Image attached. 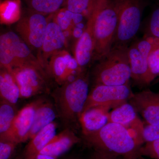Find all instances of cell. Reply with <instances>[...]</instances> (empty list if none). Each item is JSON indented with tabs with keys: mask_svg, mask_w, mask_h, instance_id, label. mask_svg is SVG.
I'll use <instances>...</instances> for the list:
<instances>
[{
	"mask_svg": "<svg viewBox=\"0 0 159 159\" xmlns=\"http://www.w3.org/2000/svg\"><path fill=\"white\" fill-rule=\"evenodd\" d=\"M89 93L88 75L84 72L51 92L57 117L65 128L73 129L79 123Z\"/></svg>",
	"mask_w": 159,
	"mask_h": 159,
	"instance_id": "obj_1",
	"label": "cell"
},
{
	"mask_svg": "<svg viewBox=\"0 0 159 159\" xmlns=\"http://www.w3.org/2000/svg\"><path fill=\"white\" fill-rule=\"evenodd\" d=\"M89 146L122 157L137 158L143 143L123 125L109 122L93 133L83 136Z\"/></svg>",
	"mask_w": 159,
	"mask_h": 159,
	"instance_id": "obj_2",
	"label": "cell"
},
{
	"mask_svg": "<svg viewBox=\"0 0 159 159\" xmlns=\"http://www.w3.org/2000/svg\"><path fill=\"white\" fill-rule=\"evenodd\" d=\"M89 12L94 19L93 58L100 60L113 48L118 24L114 0H94Z\"/></svg>",
	"mask_w": 159,
	"mask_h": 159,
	"instance_id": "obj_3",
	"label": "cell"
},
{
	"mask_svg": "<svg viewBox=\"0 0 159 159\" xmlns=\"http://www.w3.org/2000/svg\"><path fill=\"white\" fill-rule=\"evenodd\" d=\"M93 77L95 85L128 84L131 73L127 46L113 47L95 66Z\"/></svg>",
	"mask_w": 159,
	"mask_h": 159,
	"instance_id": "obj_4",
	"label": "cell"
},
{
	"mask_svg": "<svg viewBox=\"0 0 159 159\" xmlns=\"http://www.w3.org/2000/svg\"><path fill=\"white\" fill-rule=\"evenodd\" d=\"M31 51L29 46L15 32L10 31L2 34L0 37L1 68L10 72L13 69L25 66H43L38 57Z\"/></svg>",
	"mask_w": 159,
	"mask_h": 159,
	"instance_id": "obj_5",
	"label": "cell"
},
{
	"mask_svg": "<svg viewBox=\"0 0 159 159\" xmlns=\"http://www.w3.org/2000/svg\"><path fill=\"white\" fill-rule=\"evenodd\" d=\"M118 24L114 46H126L138 33L143 10L141 0H114Z\"/></svg>",
	"mask_w": 159,
	"mask_h": 159,
	"instance_id": "obj_6",
	"label": "cell"
},
{
	"mask_svg": "<svg viewBox=\"0 0 159 159\" xmlns=\"http://www.w3.org/2000/svg\"><path fill=\"white\" fill-rule=\"evenodd\" d=\"M17 83L20 99L51 93V78L42 66H25L10 71Z\"/></svg>",
	"mask_w": 159,
	"mask_h": 159,
	"instance_id": "obj_7",
	"label": "cell"
},
{
	"mask_svg": "<svg viewBox=\"0 0 159 159\" xmlns=\"http://www.w3.org/2000/svg\"><path fill=\"white\" fill-rule=\"evenodd\" d=\"M49 20L44 15L27 8L16 23L17 34L31 51H38L37 56L42 47Z\"/></svg>",
	"mask_w": 159,
	"mask_h": 159,
	"instance_id": "obj_8",
	"label": "cell"
},
{
	"mask_svg": "<svg viewBox=\"0 0 159 159\" xmlns=\"http://www.w3.org/2000/svg\"><path fill=\"white\" fill-rule=\"evenodd\" d=\"M133 94L129 84L119 86L94 85L89 93L83 112L96 106L115 108L127 102Z\"/></svg>",
	"mask_w": 159,
	"mask_h": 159,
	"instance_id": "obj_9",
	"label": "cell"
},
{
	"mask_svg": "<svg viewBox=\"0 0 159 159\" xmlns=\"http://www.w3.org/2000/svg\"><path fill=\"white\" fill-rule=\"evenodd\" d=\"M46 71L59 85L74 80L84 72L80 67L75 57L64 50L50 57Z\"/></svg>",
	"mask_w": 159,
	"mask_h": 159,
	"instance_id": "obj_10",
	"label": "cell"
},
{
	"mask_svg": "<svg viewBox=\"0 0 159 159\" xmlns=\"http://www.w3.org/2000/svg\"><path fill=\"white\" fill-rule=\"evenodd\" d=\"M51 15H51H50L42 47L37 56L40 62L46 71L50 57L57 52L63 50V48L65 47L66 43L64 32L54 20L53 14Z\"/></svg>",
	"mask_w": 159,
	"mask_h": 159,
	"instance_id": "obj_11",
	"label": "cell"
},
{
	"mask_svg": "<svg viewBox=\"0 0 159 159\" xmlns=\"http://www.w3.org/2000/svg\"><path fill=\"white\" fill-rule=\"evenodd\" d=\"M41 99L39 98L32 101L18 111L11 129L5 139H10L18 144L29 140L35 111Z\"/></svg>",
	"mask_w": 159,
	"mask_h": 159,
	"instance_id": "obj_12",
	"label": "cell"
},
{
	"mask_svg": "<svg viewBox=\"0 0 159 159\" xmlns=\"http://www.w3.org/2000/svg\"><path fill=\"white\" fill-rule=\"evenodd\" d=\"M129 102L146 124H159V93L146 90L133 94Z\"/></svg>",
	"mask_w": 159,
	"mask_h": 159,
	"instance_id": "obj_13",
	"label": "cell"
},
{
	"mask_svg": "<svg viewBox=\"0 0 159 159\" xmlns=\"http://www.w3.org/2000/svg\"><path fill=\"white\" fill-rule=\"evenodd\" d=\"M109 122L120 124L126 127L143 143L144 124L136 111L129 102H125L113 108L109 113Z\"/></svg>",
	"mask_w": 159,
	"mask_h": 159,
	"instance_id": "obj_14",
	"label": "cell"
},
{
	"mask_svg": "<svg viewBox=\"0 0 159 159\" xmlns=\"http://www.w3.org/2000/svg\"><path fill=\"white\" fill-rule=\"evenodd\" d=\"M87 22L81 37L76 43L75 48V58L80 67L84 69L89 64L93 57L94 51V16L89 12Z\"/></svg>",
	"mask_w": 159,
	"mask_h": 159,
	"instance_id": "obj_15",
	"label": "cell"
},
{
	"mask_svg": "<svg viewBox=\"0 0 159 159\" xmlns=\"http://www.w3.org/2000/svg\"><path fill=\"white\" fill-rule=\"evenodd\" d=\"M111 109L107 107L96 106L83 112L79 119L83 136L96 132L108 123Z\"/></svg>",
	"mask_w": 159,
	"mask_h": 159,
	"instance_id": "obj_16",
	"label": "cell"
},
{
	"mask_svg": "<svg viewBox=\"0 0 159 159\" xmlns=\"http://www.w3.org/2000/svg\"><path fill=\"white\" fill-rule=\"evenodd\" d=\"M131 78L137 84L147 85L152 82L148 68V58L137 48L134 43L128 48Z\"/></svg>",
	"mask_w": 159,
	"mask_h": 159,
	"instance_id": "obj_17",
	"label": "cell"
},
{
	"mask_svg": "<svg viewBox=\"0 0 159 159\" xmlns=\"http://www.w3.org/2000/svg\"><path fill=\"white\" fill-rule=\"evenodd\" d=\"M80 141L81 139L73 129L65 128L59 134H56L39 154L51 156L58 158Z\"/></svg>",
	"mask_w": 159,
	"mask_h": 159,
	"instance_id": "obj_18",
	"label": "cell"
},
{
	"mask_svg": "<svg viewBox=\"0 0 159 159\" xmlns=\"http://www.w3.org/2000/svg\"><path fill=\"white\" fill-rule=\"evenodd\" d=\"M57 123L52 122L30 139L23 151L22 159H35L56 135Z\"/></svg>",
	"mask_w": 159,
	"mask_h": 159,
	"instance_id": "obj_19",
	"label": "cell"
},
{
	"mask_svg": "<svg viewBox=\"0 0 159 159\" xmlns=\"http://www.w3.org/2000/svg\"><path fill=\"white\" fill-rule=\"evenodd\" d=\"M57 117V111L54 102L46 98H42L35 111L29 140L33 138L43 129L54 122Z\"/></svg>",
	"mask_w": 159,
	"mask_h": 159,
	"instance_id": "obj_20",
	"label": "cell"
},
{
	"mask_svg": "<svg viewBox=\"0 0 159 159\" xmlns=\"http://www.w3.org/2000/svg\"><path fill=\"white\" fill-rule=\"evenodd\" d=\"M1 99L16 105L20 98L19 88L11 72L1 68L0 73Z\"/></svg>",
	"mask_w": 159,
	"mask_h": 159,
	"instance_id": "obj_21",
	"label": "cell"
},
{
	"mask_svg": "<svg viewBox=\"0 0 159 159\" xmlns=\"http://www.w3.org/2000/svg\"><path fill=\"white\" fill-rule=\"evenodd\" d=\"M18 111L16 105L0 99V139L8 136Z\"/></svg>",
	"mask_w": 159,
	"mask_h": 159,
	"instance_id": "obj_22",
	"label": "cell"
},
{
	"mask_svg": "<svg viewBox=\"0 0 159 159\" xmlns=\"http://www.w3.org/2000/svg\"><path fill=\"white\" fill-rule=\"evenodd\" d=\"M27 9L44 15L53 14L64 7L66 0H22Z\"/></svg>",
	"mask_w": 159,
	"mask_h": 159,
	"instance_id": "obj_23",
	"label": "cell"
},
{
	"mask_svg": "<svg viewBox=\"0 0 159 159\" xmlns=\"http://www.w3.org/2000/svg\"><path fill=\"white\" fill-rule=\"evenodd\" d=\"M22 14L21 0H4L1 2V22L10 24L18 22Z\"/></svg>",
	"mask_w": 159,
	"mask_h": 159,
	"instance_id": "obj_24",
	"label": "cell"
},
{
	"mask_svg": "<svg viewBox=\"0 0 159 159\" xmlns=\"http://www.w3.org/2000/svg\"><path fill=\"white\" fill-rule=\"evenodd\" d=\"M82 16L83 15L73 13L65 7H63L53 14V17L63 31H64L70 29L72 24L75 21L76 18Z\"/></svg>",
	"mask_w": 159,
	"mask_h": 159,
	"instance_id": "obj_25",
	"label": "cell"
},
{
	"mask_svg": "<svg viewBox=\"0 0 159 159\" xmlns=\"http://www.w3.org/2000/svg\"><path fill=\"white\" fill-rule=\"evenodd\" d=\"M94 0H66L64 7L76 14L87 15Z\"/></svg>",
	"mask_w": 159,
	"mask_h": 159,
	"instance_id": "obj_26",
	"label": "cell"
},
{
	"mask_svg": "<svg viewBox=\"0 0 159 159\" xmlns=\"http://www.w3.org/2000/svg\"><path fill=\"white\" fill-rule=\"evenodd\" d=\"M134 44L141 54L148 57L154 49L159 46V38L147 36Z\"/></svg>",
	"mask_w": 159,
	"mask_h": 159,
	"instance_id": "obj_27",
	"label": "cell"
},
{
	"mask_svg": "<svg viewBox=\"0 0 159 159\" xmlns=\"http://www.w3.org/2000/svg\"><path fill=\"white\" fill-rule=\"evenodd\" d=\"M139 156H146L152 159H159V139L146 142L139 149Z\"/></svg>",
	"mask_w": 159,
	"mask_h": 159,
	"instance_id": "obj_28",
	"label": "cell"
},
{
	"mask_svg": "<svg viewBox=\"0 0 159 159\" xmlns=\"http://www.w3.org/2000/svg\"><path fill=\"white\" fill-rule=\"evenodd\" d=\"M18 145L10 139H0V159H11Z\"/></svg>",
	"mask_w": 159,
	"mask_h": 159,
	"instance_id": "obj_29",
	"label": "cell"
},
{
	"mask_svg": "<svg viewBox=\"0 0 159 159\" xmlns=\"http://www.w3.org/2000/svg\"><path fill=\"white\" fill-rule=\"evenodd\" d=\"M148 68L151 78L153 81L159 76V46L154 49L148 58Z\"/></svg>",
	"mask_w": 159,
	"mask_h": 159,
	"instance_id": "obj_30",
	"label": "cell"
},
{
	"mask_svg": "<svg viewBox=\"0 0 159 159\" xmlns=\"http://www.w3.org/2000/svg\"><path fill=\"white\" fill-rule=\"evenodd\" d=\"M147 36L159 38V7L153 11L149 20Z\"/></svg>",
	"mask_w": 159,
	"mask_h": 159,
	"instance_id": "obj_31",
	"label": "cell"
},
{
	"mask_svg": "<svg viewBox=\"0 0 159 159\" xmlns=\"http://www.w3.org/2000/svg\"><path fill=\"white\" fill-rule=\"evenodd\" d=\"M143 138L145 143L159 139V124H146L143 129Z\"/></svg>",
	"mask_w": 159,
	"mask_h": 159,
	"instance_id": "obj_32",
	"label": "cell"
},
{
	"mask_svg": "<svg viewBox=\"0 0 159 159\" xmlns=\"http://www.w3.org/2000/svg\"><path fill=\"white\" fill-rule=\"evenodd\" d=\"M118 157L104 151L94 149L89 159H119Z\"/></svg>",
	"mask_w": 159,
	"mask_h": 159,
	"instance_id": "obj_33",
	"label": "cell"
},
{
	"mask_svg": "<svg viewBox=\"0 0 159 159\" xmlns=\"http://www.w3.org/2000/svg\"><path fill=\"white\" fill-rule=\"evenodd\" d=\"M83 31L81 29L78 28H75L73 31V34L75 37L77 38L78 39L81 37V35L83 33Z\"/></svg>",
	"mask_w": 159,
	"mask_h": 159,
	"instance_id": "obj_34",
	"label": "cell"
},
{
	"mask_svg": "<svg viewBox=\"0 0 159 159\" xmlns=\"http://www.w3.org/2000/svg\"><path fill=\"white\" fill-rule=\"evenodd\" d=\"M55 157L47 155L39 154L38 155L35 159H57Z\"/></svg>",
	"mask_w": 159,
	"mask_h": 159,
	"instance_id": "obj_35",
	"label": "cell"
},
{
	"mask_svg": "<svg viewBox=\"0 0 159 159\" xmlns=\"http://www.w3.org/2000/svg\"><path fill=\"white\" fill-rule=\"evenodd\" d=\"M137 158H133V157H122V159H136Z\"/></svg>",
	"mask_w": 159,
	"mask_h": 159,
	"instance_id": "obj_36",
	"label": "cell"
},
{
	"mask_svg": "<svg viewBox=\"0 0 159 159\" xmlns=\"http://www.w3.org/2000/svg\"><path fill=\"white\" fill-rule=\"evenodd\" d=\"M64 159H78L76 157H71L66 158Z\"/></svg>",
	"mask_w": 159,
	"mask_h": 159,
	"instance_id": "obj_37",
	"label": "cell"
},
{
	"mask_svg": "<svg viewBox=\"0 0 159 159\" xmlns=\"http://www.w3.org/2000/svg\"><path fill=\"white\" fill-rule=\"evenodd\" d=\"M136 159H144V158L142 157V156H139Z\"/></svg>",
	"mask_w": 159,
	"mask_h": 159,
	"instance_id": "obj_38",
	"label": "cell"
}]
</instances>
